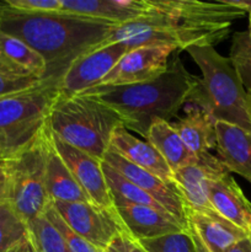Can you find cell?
Returning a JSON list of instances; mask_svg holds the SVG:
<instances>
[{
  "instance_id": "obj_1",
  "label": "cell",
  "mask_w": 251,
  "mask_h": 252,
  "mask_svg": "<svg viewBox=\"0 0 251 252\" xmlns=\"http://www.w3.org/2000/svg\"><path fill=\"white\" fill-rule=\"evenodd\" d=\"M144 16L112 29L101 46L122 42L129 49L171 46L177 51L191 47H214L228 38L231 26L246 15L226 0H148Z\"/></svg>"
},
{
  "instance_id": "obj_2",
  "label": "cell",
  "mask_w": 251,
  "mask_h": 252,
  "mask_svg": "<svg viewBox=\"0 0 251 252\" xmlns=\"http://www.w3.org/2000/svg\"><path fill=\"white\" fill-rule=\"evenodd\" d=\"M117 25L63 12H29L0 1V31L21 39L43 57L42 80L61 83L74 61L97 48Z\"/></svg>"
},
{
  "instance_id": "obj_3",
  "label": "cell",
  "mask_w": 251,
  "mask_h": 252,
  "mask_svg": "<svg viewBox=\"0 0 251 252\" xmlns=\"http://www.w3.org/2000/svg\"><path fill=\"white\" fill-rule=\"evenodd\" d=\"M198 76L185 68L179 56L166 71L148 83L122 86H94L78 95L91 96L112 108L122 118L123 127L147 139L155 121L169 122L180 108L191 101Z\"/></svg>"
},
{
  "instance_id": "obj_4",
  "label": "cell",
  "mask_w": 251,
  "mask_h": 252,
  "mask_svg": "<svg viewBox=\"0 0 251 252\" xmlns=\"http://www.w3.org/2000/svg\"><path fill=\"white\" fill-rule=\"evenodd\" d=\"M186 52L201 70L189 102L216 122L230 123L251 133L248 91L230 59L214 47H191Z\"/></svg>"
},
{
  "instance_id": "obj_5",
  "label": "cell",
  "mask_w": 251,
  "mask_h": 252,
  "mask_svg": "<svg viewBox=\"0 0 251 252\" xmlns=\"http://www.w3.org/2000/svg\"><path fill=\"white\" fill-rule=\"evenodd\" d=\"M123 126L117 112L97 98L85 95L59 97L52 107L48 128L71 147L102 161L111 138Z\"/></svg>"
},
{
  "instance_id": "obj_6",
  "label": "cell",
  "mask_w": 251,
  "mask_h": 252,
  "mask_svg": "<svg viewBox=\"0 0 251 252\" xmlns=\"http://www.w3.org/2000/svg\"><path fill=\"white\" fill-rule=\"evenodd\" d=\"M51 149V132L47 127L21 150L5 159L7 192L5 201L29 223L42 216L51 201L46 189V170Z\"/></svg>"
},
{
  "instance_id": "obj_7",
  "label": "cell",
  "mask_w": 251,
  "mask_h": 252,
  "mask_svg": "<svg viewBox=\"0 0 251 252\" xmlns=\"http://www.w3.org/2000/svg\"><path fill=\"white\" fill-rule=\"evenodd\" d=\"M59 96V83L49 80L0 96V135L6 140L10 155L29 145L47 127Z\"/></svg>"
},
{
  "instance_id": "obj_8",
  "label": "cell",
  "mask_w": 251,
  "mask_h": 252,
  "mask_svg": "<svg viewBox=\"0 0 251 252\" xmlns=\"http://www.w3.org/2000/svg\"><path fill=\"white\" fill-rule=\"evenodd\" d=\"M51 203L75 233L101 251L106 252L115 239L128 233L116 208H106L93 202Z\"/></svg>"
},
{
  "instance_id": "obj_9",
  "label": "cell",
  "mask_w": 251,
  "mask_h": 252,
  "mask_svg": "<svg viewBox=\"0 0 251 252\" xmlns=\"http://www.w3.org/2000/svg\"><path fill=\"white\" fill-rule=\"evenodd\" d=\"M128 51L125 43L116 42L97 47L74 61L59 83V97H73L98 85Z\"/></svg>"
},
{
  "instance_id": "obj_10",
  "label": "cell",
  "mask_w": 251,
  "mask_h": 252,
  "mask_svg": "<svg viewBox=\"0 0 251 252\" xmlns=\"http://www.w3.org/2000/svg\"><path fill=\"white\" fill-rule=\"evenodd\" d=\"M176 51L171 46L129 49L96 86L133 85L154 80L166 71L169 58Z\"/></svg>"
},
{
  "instance_id": "obj_11",
  "label": "cell",
  "mask_w": 251,
  "mask_h": 252,
  "mask_svg": "<svg viewBox=\"0 0 251 252\" xmlns=\"http://www.w3.org/2000/svg\"><path fill=\"white\" fill-rule=\"evenodd\" d=\"M102 161L133 182L135 186L147 192L165 211L174 216L182 225L188 228V208L176 184L162 181L155 175L127 161L125 158L111 149L106 152Z\"/></svg>"
},
{
  "instance_id": "obj_12",
  "label": "cell",
  "mask_w": 251,
  "mask_h": 252,
  "mask_svg": "<svg viewBox=\"0 0 251 252\" xmlns=\"http://www.w3.org/2000/svg\"><path fill=\"white\" fill-rule=\"evenodd\" d=\"M230 175L225 165L211 153L198 164L181 167L174 172V182L184 196L188 211L209 213L216 209L209 201V184Z\"/></svg>"
},
{
  "instance_id": "obj_13",
  "label": "cell",
  "mask_w": 251,
  "mask_h": 252,
  "mask_svg": "<svg viewBox=\"0 0 251 252\" xmlns=\"http://www.w3.org/2000/svg\"><path fill=\"white\" fill-rule=\"evenodd\" d=\"M51 140L54 149L65 162L79 186L88 194L89 199L97 206L115 208L102 171V161H98L86 153L71 147L52 132Z\"/></svg>"
},
{
  "instance_id": "obj_14",
  "label": "cell",
  "mask_w": 251,
  "mask_h": 252,
  "mask_svg": "<svg viewBox=\"0 0 251 252\" xmlns=\"http://www.w3.org/2000/svg\"><path fill=\"white\" fill-rule=\"evenodd\" d=\"M148 0H62L61 12L123 25L144 16Z\"/></svg>"
},
{
  "instance_id": "obj_15",
  "label": "cell",
  "mask_w": 251,
  "mask_h": 252,
  "mask_svg": "<svg viewBox=\"0 0 251 252\" xmlns=\"http://www.w3.org/2000/svg\"><path fill=\"white\" fill-rule=\"evenodd\" d=\"M110 149L162 181L175 184L174 174L160 153L149 142L137 138L123 126L118 127L113 133Z\"/></svg>"
},
{
  "instance_id": "obj_16",
  "label": "cell",
  "mask_w": 251,
  "mask_h": 252,
  "mask_svg": "<svg viewBox=\"0 0 251 252\" xmlns=\"http://www.w3.org/2000/svg\"><path fill=\"white\" fill-rule=\"evenodd\" d=\"M128 234L137 241L188 230L174 216L162 209L145 206L116 208Z\"/></svg>"
},
{
  "instance_id": "obj_17",
  "label": "cell",
  "mask_w": 251,
  "mask_h": 252,
  "mask_svg": "<svg viewBox=\"0 0 251 252\" xmlns=\"http://www.w3.org/2000/svg\"><path fill=\"white\" fill-rule=\"evenodd\" d=\"M209 201L221 217L251 238V202L230 175L209 184Z\"/></svg>"
},
{
  "instance_id": "obj_18",
  "label": "cell",
  "mask_w": 251,
  "mask_h": 252,
  "mask_svg": "<svg viewBox=\"0 0 251 252\" xmlns=\"http://www.w3.org/2000/svg\"><path fill=\"white\" fill-rule=\"evenodd\" d=\"M218 159L229 172H235L251 184V133L225 122H216Z\"/></svg>"
},
{
  "instance_id": "obj_19",
  "label": "cell",
  "mask_w": 251,
  "mask_h": 252,
  "mask_svg": "<svg viewBox=\"0 0 251 252\" xmlns=\"http://www.w3.org/2000/svg\"><path fill=\"white\" fill-rule=\"evenodd\" d=\"M188 226H191L211 252H226L238 241L249 236L217 211L197 213L188 211Z\"/></svg>"
},
{
  "instance_id": "obj_20",
  "label": "cell",
  "mask_w": 251,
  "mask_h": 252,
  "mask_svg": "<svg viewBox=\"0 0 251 252\" xmlns=\"http://www.w3.org/2000/svg\"><path fill=\"white\" fill-rule=\"evenodd\" d=\"M171 125L193 154H208L217 148L216 121L202 108H188L184 117Z\"/></svg>"
},
{
  "instance_id": "obj_21",
  "label": "cell",
  "mask_w": 251,
  "mask_h": 252,
  "mask_svg": "<svg viewBox=\"0 0 251 252\" xmlns=\"http://www.w3.org/2000/svg\"><path fill=\"white\" fill-rule=\"evenodd\" d=\"M149 142L160 153L172 174L181 167L198 164L203 155H196L185 145L172 125L166 121H155L147 135Z\"/></svg>"
},
{
  "instance_id": "obj_22",
  "label": "cell",
  "mask_w": 251,
  "mask_h": 252,
  "mask_svg": "<svg viewBox=\"0 0 251 252\" xmlns=\"http://www.w3.org/2000/svg\"><path fill=\"white\" fill-rule=\"evenodd\" d=\"M0 62L15 74L42 80L47 64L43 57L21 39L0 31Z\"/></svg>"
},
{
  "instance_id": "obj_23",
  "label": "cell",
  "mask_w": 251,
  "mask_h": 252,
  "mask_svg": "<svg viewBox=\"0 0 251 252\" xmlns=\"http://www.w3.org/2000/svg\"><path fill=\"white\" fill-rule=\"evenodd\" d=\"M46 189L49 201L91 202L76 180L62 160L51 140V149L47 159Z\"/></svg>"
},
{
  "instance_id": "obj_24",
  "label": "cell",
  "mask_w": 251,
  "mask_h": 252,
  "mask_svg": "<svg viewBox=\"0 0 251 252\" xmlns=\"http://www.w3.org/2000/svg\"><path fill=\"white\" fill-rule=\"evenodd\" d=\"M101 165H102L106 184H107L115 208H123V207L128 206H145L165 211L152 196H149L147 192L135 186L133 182L126 179L125 176H122L120 172L112 169L110 165L103 161L101 162Z\"/></svg>"
},
{
  "instance_id": "obj_25",
  "label": "cell",
  "mask_w": 251,
  "mask_h": 252,
  "mask_svg": "<svg viewBox=\"0 0 251 252\" xmlns=\"http://www.w3.org/2000/svg\"><path fill=\"white\" fill-rule=\"evenodd\" d=\"M27 228L30 244L34 252H73L43 214L30 220Z\"/></svg>"
},
{
  "instance_id": "obj_26",
  "label": "cell",
  "mask_w": 251,
  "mask_h": 252,
  "mask_svg": "<svg viewBox=\"0 0 251 252\" xmlns=\"http://www.w3.org/2000/svg\"><path fill=\"white\" fill-rule=\"evenodd\" d=\"M27 223L6 201L0 202V252H7L27 238Z\"/></svg>"
},
{
  "instance_id": "obj_27",
  "label": "cell",
  "mask_w": 251,
  "mask_h": 252,
  "mask_svg": "<svg viewBox=\"0 0 251 252\" xmlns=\"http://www.w3.org/2000/svg\"><path fill=\"white\" fill-rule=\"evenodd\" d=\"M229 59L248 90L251 86V38L248 31L233 34Z\"/></svg>"
},
{
  "instance_id": "obj_28",
  "label": "cell",
  "mask_w": 251,
  "mask_h": 252,
  "mask_svg": "<svg viewBox=\"0 0 251 252\" xmlns=\"http://www.w3.org/2000/svg\"><path fill=\"white\" fill-rule=\"evenodd\" d=\"M138 243L147 252H196L189 230L167 234L154 239H145Z\"/></svg>"
},
{
  "instance_id": "obj_29",
  "label": "cell",
  "mask_w": 251,
  "mask_h": 252,
  "mask_svg": "<svg viewBox=\"0 0 251 252\" xmlns=\"http://www.w3.org/2000/svg\"><path fill=\"white\" fill-rule=\"evenodd\" d=\"M43 216L46 217V218L48 219L49 223L59 231L62 238L65 240L66 245L70 248V250L73 252H105L98 250L97 248L91 245L89 241H86L83 236H80L78 233H75V231L63 220V218L59 216V213L56 211V208L52 206L51 202H49L48 206H47Z\"/></svg>"
},
{
  "instance_id": "obj_30",
  "label": "cell",
  "mask_w": 251,
  "mask_h": 252,
  "mask_svg": "<svg viewBox=\"0 0 251 252\" xmlns=\"http://www.w3.org/2000/svg\"><path fill=\"white\" fill-rule=\"evenodd\" d=\"M39 81L37 79H30L20 76L10 70L4 63L0 62V96L9 95V94L17 93L25 90L27 88L36 85Z\"/></svg>"
},
{
  "instance_id": "obj_31",
  "label": "cell",
  "mask_w": 251,
  "mask_h": 252,
  "mask_svg": "<svg viewBox=\"0 0 251 252\" xmlns=\"http://www.w3.org/2000/svg\"><path fill=\"white\" fill-rule=\"evenodd\" d=\"M12 9L29 12H61L62 0H4Z\"/></svg>"
},
{
  "instance_id": "obj_32",
  "label": "cell",
  "mask_w": 251,
  "mask_h": 252,
  "mask_svg": "<svg viewBox=\"0 0 251 252\" xmlns=\"http://www.w3.org/2000/svg\"><path fill=\"white\" fill-rule=\"evenodd\" d=\"M106 252H147L128 233L122 234L108 246Z\"/></svg>"
},
{
  "instance_id": "obj_33",
  "label": "cell",
  "mask_w": 251,
  "mask_h": 252,
  "mask_svg": "<svg viewBox=\"0 0 251 252\" xmlns=\"http://www.w3.org/2000/svg\"><path fill=\"white\" fill-rule=\"evenodd\" d=\"M7 192V172L5 166V159L0 160V202L6 199Z\"/></svg>"
},
{
  "instance_id": "obj_34",
  "label": "cell",
  "mask_w": 251,
  "mask_h": 252,
  "mask_svg": "<svg viewBox=\"0 0 251 252\" xmlns=\"http://www.w3.org/2000/svg\"><path fill=\"white\" fill-rule=\"evenodd\" d=\"M233 6L239 7L249 14V29L248 33L251 38V0H226Z\"/></svg>"
},
{
  "instance_id": "obj_35",
  "label": "cell",
  "mask_w": 251,
  "mask_h": 252,
  "mask_svg": "<svg viewBox=\"0 0 251 252\" xmlns=\"http://www.w3.org/2000/svg\"><path fill=\"white\" fill-rule=\"evenodd\" d=\"M226 252H251V238L246 236L243 240L238 241Z\"/></svg>"
},
{
  "instance_id": "obj_36",
  "label": "cell",
  "mask_w": 251,
  "mask_h": 252,
  "mask_svg": "<svg viewBox=\"0 0 251 252\" xmlns=\"http://www.w3.org/2000/svg\"><path fill=\"white\" fill-rule=\"evenodd\" d=\"M188 230H189V234H191V236H192V240H193L194 248H196V252H211L208 249H207V246L204 245L203 241L199 239V236L197 235V233L191 228V226H188Z\"/></svg>"
},
{
  "instance_id": "obj_37",
  "label": "cell",
  "mask_w": 251,
  "mask_h": 252,
  "mask_svg": "<svg viewBox=\"0 0 251 252\" xmlns=\"http://www.w3.org/2000/svg\"><path fill=\"white\" fill-rule=\"evenodd\" d=\"M30 248H31V245H30L29 234H27V238L26 239H24V240H22L21 243L17 244L16 246H14V248H12L11 250H9L7 252H30Z\"/></svg>"
},
{
  "instance_id": "obj_38",
  "label": "cell",
  "mask_w": 251,
  "mask_h": 252,
  "mask_svg": "<svg viewBox=\"0 0 251 252\" xmlns=\"http://www.w3.org/2000/svg\"><path fill=\"white\" fill-rule=\"evenodd\" d=\"M9 155H10V153H9V149H7L6 140L4 139V137H2V135H0V160L6 159Z\"/></svg>"
},
{
  "instance_id": "obj_39",
  "label": "cell",
  "mask_w": 251,
  "mask_h": 252,
  "mask_svg": "<svg viewBox=\"0 0 251 252\" xmlns=\"http://www.w3.org/2000/svg\"><path fill=\"white\" fill-rule=\"evenodd\" d=\"M248 97H249V106H250V115H251V86L248 89Z\"/></svg>"
},
{
  "instance_id": "obj_40",
  "label": "cell",
  "mask_w": 251,
  "mask_h": 252,
  "mask_svg": "<svg viewBox=\"0 0 251 252\" xmlns=\"http://www.w3.org/2000/svg\"><path fill=\"white\" fill-rule=\"evenodd\" d=\"M30 245H31V244H30ZM30 252H34V251H33V249L30 248Z\"/></svg>"
}]
</instances>
